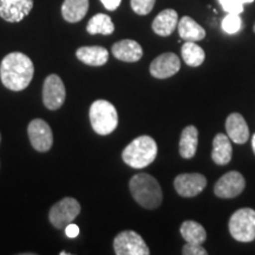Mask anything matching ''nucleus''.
<instances>
[{
  "mask_svg": "<svg viewBox=\"0 0 255 255\" xmlns=\"http://www.w3.org/2000/svg\"><path fill=\"white\" fill-rule=\"evenodd\" d=\"M178 24L177 12L173 8L163 9L156 15L152 21V30L156 34L162 37H168L175 31Z\"/></svg>",
  "mask_w": 255,
  "mask_h": 255,
  "instance_id": "16",
  "label": "nucleus"
},
{
  "mask_svg": "<svg viewBox=\"0 0 255 255\" xmlns=\"http://www.w3.org/2000/svg\"><path fill=\"white\" fill-rule=\"evenodd\" d=\"M199 144V131L194 126H188L183 129L180 139V155L183 158H193L196 154Z\"/></svg>",
  "mask_w": 255,
  "mask_h": 255,
  "instance_id": "21",
  "label": "nucleus"
},
{
  "mask_svg": "<svg viewBox=\"0 0 255 255\" xmlns=\"http://www.w3.org/2000/svg\"><path fill=\"white\" fill-rule=\"evenodd\" d=\"M233 155V148L231 138L225 133H218L213 141L212 158L218 165H226L231 162Z\"/></svg>",
  "mask_w": 255,
  "mask_h": 255,
  "instance_id": "18",
  "label": "nucleus"
},
{
  "mask_svg": "<svg viewBox=\"0 0 255 255\" xmlns=\"http://www.w3.org/2000/svg\"><path fill=\"white\" fill-rule=\"evenodd\" d=\"M156 0H130L131 8L135 13L139 15L149 14L154 8Z\"/></svg>",
  "mask_w": 255,
  "mask_h": 255,
  "instance_id": "26",
  "label": "nucleus"
},
{
  "mask_svg": "<svg viewBox=\"0 0 255 255\" xmlns=\"http://www.w3.org/2000/svg\"><path fill=\"white\" fill-rule=\"evenodd\" d=\"M89 0H64L62 15L69 23H78L88 13Z\"/></svg>",
  "mask_w": 255,
  "mask_h": 255,
  "instance_id": "19",
  "label": "nucleus"
},
{
  "mask_svg": "<svg viewBox=\"0 0 255 255\" xmlns=\"http://www.w3.org/2000/svg\"><path fill=\"white\" fill-rule=\"evenodd\" d=\"M181 235L189 244L202 245L207 239L206 229L196 221H184L181 226Z\"/></svg>",
  "mask_w": 255,
  "mask_h": 255,
  "instance_id": "22",
  "label": "nucleus"
},
{
  "mask_svg": "<svg viewBox=\"0 0 255 255\" xmlns=\"http://www.w3.org/2000/svg\"><path fill=\"white\" fill-rule=\"evenodd\" d=\"M115 58L127 63L138 62L143 56V49L138 43L131 39H124L115 43L111 49Z\"/></svg>",
  "mask_w": 255,
  "mask_h": 255,
  "instance_id": "14",
  "label": "nucleus"
},
{
  "mask_svg": "<svg viewBox=\"0 0 255 255\" xmlns=\"http://www.w3.org/2000/svg\"><path fill=\"white\" fill-rule=\"evenodd\" d=\"M229 233L237 241L251 242L255 239V210L241 208L229 219Z\"/></svg>",
  "mask_w": 255,
  "mask_h": 255,
  "instance_id": "5",
  "label": "nucleus"
},
{
  "mask_svg": "<svg viewBox=\"0 0 255 255\" xmlns=\"http://www.w3.org/2000/svg\"><path fill=\"white\" fill-rule=\"evenodd\" d=\"M178 34L186 41H199L206 37V31L201 25H199L193 18L186 17L181 18L177 24Z\"/></svg>",
  "mask_w": 255,
  "mask_h": 255,
  "instance_id": "20",
  "label": "nucleus"
},
{
  "mask_svg": "<svg viewBox=\"0 0 255 255\" xmlns=\"http://www.w3.org/2000/svg\"><path fill=\"white\" fill-rule=\"evenodd\" d=\"M0 142H1V135H0Z\"/></svg>",
  "mask_w": 255,
  "mask_h": 255,
  "instance_id": "35",
  "label": "nucleus"
},
{
  "mask_svg": "<svg viewBox=\"0 0 255 255\" xmlns=\"http://www.w3.org/2000/svg\"><path fill=\"white\" fill-rule=\"evenodd\" d=\"M183 255H207V251L202 247V245L189 244L187 242L182 248Z\"/></svg>",
  "mask_w": 255,
  "mask_h": 255,
  "instance_id": "28",
  "label": "nucleus"
},
{
  "mask_svg": "<svg viewBox=\"0 0 255 255\" xmlns=\"http://www.w3.org/2000/svg\"><path fill=\"white\" fill-rule=\"evenodd\" d=\"M101 2L104 5V7L108 11H115V9L120 7L122 0H101Z\"/></svg>",
  "mask_w": 255,
  "mask_h": 255,
  "instance_id": "30",
  "label": "nucleus"
},
{
  "mask_svg": "<svg viewBox=\"0 0 255 255\" xmlns=\"http://www.w3.org/2000/svg\"><path fill=\"white\" fill-rule=\"evenodd\" d=\"M219 1L227 13L240 14L244 11V4L241 0H219Z\"/></svg>",
  "mask_w": 255,
  "mask_h": 255,
  "instance_id": "27",
  "label": "nucleus"
},
{
  "mask_svg": "<svg viewBox=\"0 0 255 255\" xmlns=\"http://www.w3.org/2000/svg\"><path fill=\"white\" fill-rule=\"evenodd\" d=\"M87 31L90 34H104L109 36L114 33L115 25L108 14L98 13L92 17L87 25Z\"/></svg>",
  "mask_w": 255,
  "mask_h": 255,
  "instance_id": "23",
  "label": "nucleus"
},
{
  "mask_svg": "<svg viewBox=\"0 0 255 255\" xmlns=\"http://www.w3.org/2000/svg\"><path fill=\"white\" fill-rule=\"evenodd\" d=\"M207 186V178L202 174H181L175 178L174 187L183 197H194L202 193Z\"/></svg>",
  "mask_w": 255,
  "mask_h": 255,
  "instance_id": "11",
  "label": "nucleus"
},
{
  "mask_svg": "<svg viewBox=\"0 0 255 255\" xmlns=\"http://www.w3.org/2000/svg\"><path fill=\"white\" fill-rule=\"evenodd\" d=\"M181 69V62L177 55L173 52H165L156 57L150 64V73L152 77L165 79L176 75Z\"/></svg>",
  "mask_w": 255,
  "mask_h": 255,
  "instance_id": "13",
  "label": "nucleus"
},
{
  "mask_svg": "<svg viewBox=\"0 0 255 255\" xmlns=\"http://www.w3.org/2000/svg\"><path fill=\"white\" fill-rule=\"evenodd\" d=\"M182 58L187 65L191 66V68H197L201 64L205 62L206 53L201 46L197 45L195 41H187L183 44L182 50Z\"/></svg>",
  "mask_w": 255,
  "mask_h": 255,
  "instance_id": "24",
  "label": "nucleus"
},
{
  "mask_svg": "<svg viewBox=\"0 0 255 255\" xmlns=\"http://www.w3.org/2000/svg\"><path fill=\"white\" fill-rule=\"evenodd\" d=\"M65 234H66V237L70 239L77 238L79 234V227L72 222L69 223V225L65 227Z\"/></svg>",
  "mask_w": 255,
  "mask_h": 255,
  "instance_id": "29",
  "label": "nucleus"
},
{
  "mask_svg": "<svg viewBox=\"0 0 255 255\" xmlns=\"http://www.w3.org/2000/svg\"><path fill=\"white\" fill-rule=\"evenodd\" d=\"M133 200L145 209H156L161 206L163 194L159 183L149 174H137L129 182Z\"/></svg>",
  "mask_w": 255,
  "mask_h": 255,
  "instance_id": "2",
  "label": "nucleus"
},
{
  "mask_svg": "<svg viewBox=\"0 0 255 255\" xmlns=\"http://www.w3.org/2000/svg\"><path fill=\"white\" fill-rule=\"evenodd\" d=\"M33 75V63L21 52L8 53L0 64V78L8 90H25L30 85Z\"/></svg>",
  "mask_w": 255,
  "mask_h": 255,
  "instance_id": "1",
  "label": "nucleus"
},
{
  "mask_svg": "<svg viewBox=\"0 0 255 255\" xmlns=\"http://www.w3.org/2000/svg\"><path fill=\"white\" fill-rule=\"evenodd\" d=\"M246 187V181L239 171H229L216 182L214 193L221 199H233L240 195Z\"/></svg>",
  "mask_w": 255,
  "mask_h": 255,
  "instance_id": "10",
  "label": "nucleus"
},
{
  "mask_svg": "<svg viewBox=\"0 0 255 255\" xmlns=\"http://www.w3.org/2000/svg\"><path fill=\"white\" fill-rule=\"evenodd\" d=\"M33 8V0H0V17L8 23H19Z\"/></svg>",
  "mask_w": 255,
  "mask_h": 255,
  "instance_id": "12",
  "label": "nucleus"
},
{
  "mask_svg": "<svg viewBox=\"0 0 255 255\" xmlns=\"http://www.w3.org/2000/svg\"><path fill=\"white\" fill-rule=\"evenodd\" d=\"M27 133L32 146L37 151H49L53 144L52 130L45 121L40 119L31 121L27 127Z\"/></svg>",
  "mask_w": 255,
  "mask_h": 255,
  "instance_id": "8",
  "label": "nucleus"
},
{
  "mask_svg": "<svg viewBox=\"0 0 255 255\" xmlns=\"http://www.w3.org/2000/svg\"><path fill=\"white\" fill-rule=\"evenodd\" d=\"M157 156V144L150 136H139L130 143L122 152V158L133 169L150 165Z\"/></svg>",
  "mask_w": 255,
  "mask_h": 255,
  "instance_id": "3",
  "label": "nucleus"
},
{
  "mask_svg": "<svg viewBox=\"0 0 255 255\" xmlns=\"http://www.w3.org/2000/svg\"><path fill=\"white\" fill-rule=\"evenodd\" d=\"M227 135L237 144H244L250 138V129L244 116L238 113L231 114L226 121Z\"/></svg>",
  "mask_w": 255,
  "mask_h": 255,
  "instance_id": "15",
  "label": "nucleus"
},
{
  "mask_svg": "<svg viewBox=\"0 0 255 255\" xmlns=\"http://www.w3.org/2000/svg\"><path fill=\"white\" fill-rule=\"evenodd\" d=\"M252 146H253V151L255 154V133L253 135V137H252Z\"/></svg>",
  "mask_w": 255,
  "mask_h": 255,
  "instance_id": "31",
  "label": "nucleus"
},
{
  "mask_svg": "<svg viewBox=\"0 0 255 255\" xmlns=\"http://www.w3.org/2000/svg\"><path fill=\"white\" fill-rule=\"evenodd\" d=\"M60 255H69V253H66V252H60Z\"/></svg>",
  "mask_w": 255,
  "mask_h": 255,
  "instance_id": "33",
  "label": "nucleus"
},
{
  "mask_svg": "<svg viewBox=\"0 0 255 255\" xmlns=\"http://www.w3.org/2000/svg\"><path fill=\"white\" fill-rule=\"evenodd\" d=\"M222 30L228 34H234L240 31L242 26V20L240 15L237 13H228L222 20Z\"/></svg>",
  "mask_w": 255,
  "mask_h": 255,
  "instance_id": "25",
  "label": "nucleus"
},
{
  "mask_svg": "<svg viewBox=\"0 0 255 255\" xmlns=\"http://www.w3.org/2000/svg\"><path fill=\"white\" fill-rule=\"evenodd\" d=\"M77 58L87 65L102 66L109 59V52L102 46H83L76 51Z\"/></svg>",
  "mask_w": 255,
  "mask_h": 255,
  "instance_id": "17",
  "label": "nucleus"
},
{
  "mask_svg": "<svg viewBox=\"0 0 255 255\" xmlns=\"http://www.w3.org/2000/svg\"><path fill=\"white\" fill-rule=\"evenodd\" d=\"M89 116H90L92 129L98 135H109L119 126V115L116 108L105 100L94 102L90 107Z\"/></svg>",
  "mask_w": 255,
  "mask_h": 255,
  "instance_id": "4",
  "label": "nucleus"
},
{
  "mask_svg": "<svg viewBox=\"0 0 255 255\" xmlns=\"http://www.w3.org/2000/svg\"><path fill=\"white\" fill-rule=\"evenodd\" d=\"M114 250L117 255H148V246L139 234L133 231L121 232L114 240Z\"/></svg>",
  "mask_w": 255,
  "mask_h": 255,
  "instance_id": "7",
  "label": "nucleus"
},
{
  "mask_svg": "<svg viewBox=\"0 0 255 255\" xmlns=\"http://www.w3.org/2000/svg\"><path fill=\"white\" fill-rule=\"evenodd\" d=\"M253 30H254V32H255V24H254V26H253Z\"/></svg>",
  "mask_w": 255,
  "mask_h": 255,
  "instance_id": "34",
  "label": "nucleus"
},
{
  "mask_svg": "<svg viewBox=\"0 0 255 255\" xmlns=\"http://www.w3.org/2000/svg\"><path fill=\"white\" fill-rule=\"evenodd\" d=\"M66 97L65 87L62 78L57 75H50L44 81L43 102L50 110H57L64 104Z\"/></svg>",
  "mask_w": 255,
  "mask_h": 255,
  "instance_id": "9",
  "label": "nucleus"
},
{
  "mask_svg": "<svg viewBox=\"0 0 255 255\" xmlns=\"http://www.w3.org/2000/svg\"><path fill=\"white\" fill-rule=\"evenodd\" d=\"M79 213H81V205L78 203V201L73 197H64L50 209L49 220L53 227L63 229L69 223L75 221Z\"/></svg>",
  "mask_w": 255,
  "mask_h": 255,
  "instance_id": "6",
  "label": "nucleus"
},
{
  "mask_svg": "<svg viewBox=\"0 0 255 255\" xmlns=\"http://www.w3.org/2000/svg\"><path fill=\"white\" fill-rule=\"evenodd\" d=\"M242 4H251V2H253L254 0H241Z\"/></svg>",
  "mask_w": 255,
  "mask_h": 255,
  "instance_id": "32",
  "label": "nucleus"
}]
</instances>
